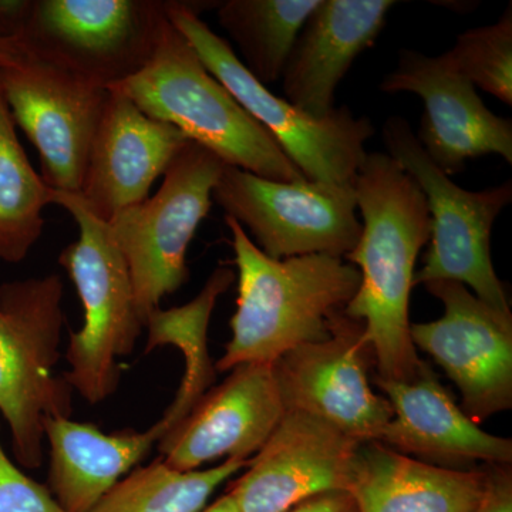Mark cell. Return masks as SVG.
I'll list each match as a JSON object with an SVG mask.
<instances>
[{
	"label": "cell",
	"instance_id": "obj_1",
	"mask_svg": "<svg viewBox=\"0 0 512 512\" xmlns=\"http://www.w3.org/2000/svg\"><path fill=\"white\" fill-rule=\"evenodd\" d=\"M362 235L345 261L360 272L345 315L365 325L379 379L406 382L423 360L410 338L416 261L430 241L429 205L419 185L387 153H367L353 180Z\"/></svg>",
	"mask_w": 512,
	"mask_h": 512
},
{
	"label": "cell",
	"instance_id": "obj_2",
	"mask_svg": "<svg viewBox=\"0 0 512 512\" xmlns=\"http://www.w3.org/2000/svg\"><path fill=\"white\" fill-rule=\"evenodd\" d=\"M224 220L238 268V299L231 340L215 370L275 363L289 350L330 338L359 289V269L329 255L269 258L234 218Z\"/></svg>",
	"mask_w": 512,
	"mask_h": 512
},
{
	"label": "cell",
	"instance_id": "obj_3",
	"mask_svg": "<svg viewBox=\"0 0 512 512\" xmlns=\"http://www.w3.org/2000/svg\"><path fill=\"white\" fill-rule=\"evenodd\" d=\"M111 89L126 94L147 116L178 128L227 165L281 183L306 180L171 22L147 66Z\"/></svg>",
	"mask_w": 512,
	"mask_h": 512
},
{
	"label": "cell",
	"instance_id": "obj_4",
	"mask_svg": "<svg viewBox=\"0 0 512 512\" xmlns=\"http://www.w3.org/2000/svg\"><path fill=\"white\" fill-rule=\"evenodd\" d=\"M63 296L57 274L0 285V414L29 470L42 466L46 420L72 414V387L55 373Z\"/></svg>",
	"mask_w": 512,
	"mask_h": 512
},
{
	"label": "cell",
	"instance_id": "obj_5",
	"mask_svg": "<svg viewBox=\"0 0 512 512\" xmlns=\"http://www.w3.org/2000/svg\"><path fill=\"white\" fill-rule=\"evenodd\" d=\"M211 5L215 2L171 0L168 19L194 47L212 76L274 137L306 180L353 183L367 156L366 141L376 133L372 120L356 117L346 106L316 119L276 96L248 72L227 40L200 18L202 10Z\"/></svg>",
	"mask_w": 512,
	"mask_h": 512
},
{
	"label": "cell",
	"instance_id": "obj_6",
	"mask_svg": "<svg viewBox=\"0 0 512 512\" xmlns=\"http://www.w3.org/2000/svg\"><path fill=\"white\" fill-rule=\"evenodd\" d=\"M52 204L64 208L79 227L59 264L72 279L83 305V325L70 332L64 380L84 400L104 402L120 383L117 359L130 355L144 329L133 279L109 222L99 220L77 194L53 191Z\"/></svg>",
	"mask_w": 512,
	"mask_h": 512
},
{
	"label": "cell",
	"instance_id": "obj_7",
	"mask_svg": "<svg viewBox=\"0 0 512 512\" xmlns=\"http://www.w3.org/2000/svg\"><path fill=\"white\" fill-rule=\"evenodd\" d=\"M382 138L387 154L416 181L429 205L430 249L414 285L457 281L491 308L511 313L490 251L495 220L512 200L511 180L481 191L458 187L430 160L403 117L387 119Z\"/></svg>",
	"mask_w": 512,
	"mask_h": 512
},
{
	"label": "cell",
	"instance_id": "obj_8",
	"mask_svg": "<svg viewBox=\"0 0 512 512\" xmlns=\"http://www.w3.org/2000/svg\"><path fill=\"white\" fill-rule=\"evenodd\" d=\"M171 0H33L19 42L29 56L109 90L147 66Z\"/></svg>",
	"mask_w": 512,
	"mask_h": 512
},
{
	"label": "cell",
	"instance_id": "obj_9",
	"mask_svg": "<svg viewBox=\"0 0 512 512\" xmlns=\"http://www.w3.org/2000/svg\"><path fill=\"white\" fill-rule=\"evenodd\" d=\"M224 167L217 154L188 141L165 171L160 190L109 222L133 279L144 325L165 296L190 279L188 248L210 214L212 192Z\"/></svg>",
	"mask_w": 512,
	"mask_h": 512
},
{
	"label": "cell",
	"instance_id": "obj_10",
	"mask_svg": "<svg viewBox=\"0 0 512 512\" xmlns=\"http://www.w3.org/2000/svg\"><path fill=\"white\" fill-rule=\"evenodd\" d=\"M212 201L248 229L256 247L272 259H345L362 235L353 183H281L225 164Z\"/></svg>",
	"mask_w": 512,
	"mask_h": 512
},
{
	"label": "cell",
	"instance_id": "obj_11",
	"mask_svg": "<svg viewBox=\"0 0 512 512\" xmlns=\"http://www.w3.org/2000/svg\"><path fill=\"white\" fill-rule=\"evenodd\" d=\"M0 90L39 153L47 187L79 194L109 90L29 55L0 69Z\"/></svg>",
	"mask_w": 512,
	"mask_h": 512
},
{
	"label": "cell",
	"instance_id": "obj_12",
	"mask_svg": "<svg viewBox=\"0 0 512 512\" xmlns=\"http://www.w3.org/2000/svg\"><path fill=\"white\" fill-rule=\"evenodd\" d=\"M443 318L410 325L414 348L429 353L456 384L461 410L476 423L512 407V315L457 281L427 282Z\"/></svg>",
	"mask_w": 512,
	"mask_h": 512
},
{
	"label": "cell",
	"instance_id": "obj_13",
	"mask_svg": "<svg viewBox=\"0 0 512 512\" xmlns=\"http://www.w3.org/2000/svg\"><path fill=\"white\" fill-rule=\"evenodd\" d=\"M370 356L365 325L342 313L330 338L289 350L274 363L286 412L311 414L359 443L380 441L393 409L370 389Z\"/></svg>",
	"mask_w": 512,
	"mask_h": 512
},
{
	"label": "cell",
	"instance_id": "obj_14",
	"mask_svg": "<svg viewBox=\"0 0 512 512\" xmlns=\"http://www.w3.org/2000/svg\"><path fill=\"white\" fill-rule=\"evenodd\" d=\"M360 444L318 417L286 412L225 494L241 512H285L318 494L350 493Z\"/></svg>",
	"mask_w": 512,
	"mask_h": 512
},
{
	"label": "cell",
	"instance_id": "obj_15",
	"mask_svg": "<svg viewBox=\"0 0 512 512\" xmlns=\"http://www.w3.org/2000/svg\"><path fill=\"white\" fill-rule=\"evenodd\" d=\"M383 93H414L424 103L421 147L444 174L460 173L468 160L503 157L512 164V121L485 106L473 86L447 59L403 49L392 73L380 83Z\"/></svg>",
	"mask_w": 512,
	"mask_h": 512
},
{
	"label": "cell",
	"instance_id": "obj_16",
	"mask_svg": "<svg viewBox=\"0 0 512 512\" xmlns=\"http://www.w3.org/2000/svg\"><path fill=\"white\" fill-rule=\"evenodd\" d=\"M285 413L274 363H245L208 390L158 450L178 471L198 470L221 458L251 460Z\"/></svg>",
	"mask_w": 512,
	"mask_h": 512
},
{
	"label": "cell",
	"instance_id": "obj_17",
	"mask_svg": "<svg viewBox=\"0 0 512 512\" xmlns=\"http://www.w3.org/2000/svg\"><path fill=\"white\" fill-rule=\"evenodd\" d=\"M188 141L178 128L147 116L126 94L109 89L77 194L80 201L94 217L110 222L147 200Z\"/></svg>",
	"mask_w": 512,
	"mask_h": 512
},
{
	"label": "cell",
	"instance_id": "obj_18",
	"mask_svg": "<svg viewBox=\"0 0 512 512\" xmlns=\"http://www.w3.org/2000/svg\"><path fill=\"white\" fill-rule=\"evenodd\" d=\"M376 384L392 404L393 419L379 443L421 463L473 470L477 463L511 464L512 441L481 429L454 402L429 363L406 382Z\"/></svg>",
	"mask_w": 512,
	"mask_h": 512
},
{
	"label": "cell",
	"instance_id": "obj_19",
	"mask_svg": "<svg viewBox=\"0 0 512 512\" xmlns=\"http://www.w3.org/2000/svg\"><path fill=\"white\" fill-rule=\"evenodd\" d=\"M394 5L393 0H319L286 62L284 99L316 119L329 116L339 83L376 42Z\"/></svg>",
	"mask_w": 512,
	"mask_h": 512
},
{
	"label": "cell",
	"instance_id": "obj_20",
	"mask_svg": "<svg viewBox=\"0 0 512 512\" xmlns=\"http://www.w3.org/2000/svg\"><path fill=\"white\" fill-rule=\"evenodd\" d=\"M168 433L163 420L146 431L106 434L69 417L46 420L49 490L66 512H89Z\"/></svg>",
	"mask_w": 512,
	"mask_h": 512
},
{
	"label": "cell",
	"instance_id": "obj_21",
	"mask_svg": "<svg viewBox=\"0 0 512 512\" xmlns=\"http://www.w3.org/2000/svg\"><path fill=\"white\" fill-rule=\"evenodd\" d=\"M485 485L484 466H430L379 441H367L360 444L350 493L360 512H473Z\"/></svg>",
	"mask_w": 512,
	"mask_h": 512
},
{
	"label": "cell",
	"instance_id": "obj_22",
	"mask_svg": "<svg viewBox=\"0 0 512 512\" xmlns=\"http://www.w3.org/2000/svg\"><path fill=\"white\" fill-rule=\"evenodd\" d=\"M319 0H225L218 22L241 53L242 64L268 87L282 79L296 37Z\"/></svg>",
	"mask_w": 512,
	"mask_h": 512
},
{
	"label": "cell",
	"instance_id": "obj_23",
	"mask_svg": "<svg viewBox=\"0 0 512 512\" xmlns=\"http://www.w3.org/2000/svg\"><path fill=\"white\" fill-rule=\"evenodd\" d=\"M52 201L53 190L23 150L0 90V261L19 264L28 258L45 228L43 210Z\"/></svg>",
	"mask_w": 512,
	"mask_h": 512
},
{
	"label": "cell",
	"instance_id": "obj_24",
	"mask_svg": "<svg viewBox=\"0 0 512 512\" xmlns=\"http://www.w3.org/2000/svg\"><path fill=\"white\" fill-rule=\"evenodd\" d=\"M251 460H225L208 470L178 471L157 458L121 478L89 512H201L214 491L245 470Z\"/></svg>",
	"mask_w": 512,
	"mask_h": 512
},
{
	"label": "cell",
	"instance_id": "obj_25",
	"mask_svg": "<svg viewBox=\"0 0 512 512\" xmlns=\"http://www.w3.org/2000/svg\"><path fill=\"white\" fill-rule=\"evenodd\" d=\"M446 56L474 87L512 106L511 3L494 25L461 33Z\"/></svg>",
	"mask_w": 512,
	"mask_h": 512
},
{
	"label": "cell",
	"instance_id": "obj_26",
	"mask_svg": "<svg viewBox=\"0 0 512 512\" xmlns=\"http://www.w3.org/2000/svg\"><path fill=\"white\" fill-rule=\"evenodd\" d=\"M0 512H66L49 488L26 476L0 441Z\"/></svg>",
	"mask_w": 512,
	"mask_h": 512
},
{
	"label": "cell",
	"instance_id": "obj_27",
	"mask_svg": "<svg viewBox=\"0 0 512 512\" xmlns=\"http://www.w3.org/2000/svg\"><path fill=\"white\" fill-rule=\"evenodd\" d=\"M487 485L480 504L473 512H512L511 464H488Z\"/></svg>",
	"mask_w": 512,
	"mask_h": 512
},
{
	"label": "cell",
	"instance_id": "obj_28",
	"mask_svg": "<svg viewBox=\"0 0 512 512\" xmlns=\"http://www.w3.org/2000/svg\"><path fill=\"white\" fill-rule=\"evenodd\" d=\"M285 512H360L349 491H332L308 498Z\"/></svg>",
	"mask_w": 512,
	"mask_h": 512
},
{
	"label": "cell",
	"instance_id": "obj_29",
	"mask_svg": "<svg viewBox=\"0 0 512 512\" xmlns=\"http://www.w3.org/2000/svg\"><path fill=\"white\" fill-rule=\"evenodd\" d=\"M32 5L33 0H0V37L19 39Z\"/></svg>",
	"mask_w": 512,
	"mask_h": 512
},
{
	"label": "cell",
	"instance_id": "obj_30",
	"mask_svg": "<svg viewBox=\"0 0 512 512\" xmlns=\"http://www.w3.org/2000/svg\"><path fill=\"white\" fill-rule=\"evenodd\" d=\"M28 57L25 47L18 39L0 37V69L16 66Z\"/></svg>",
	"mask_w": 512,
	"mask_h": 512
},
{
	"label": "cell",
	"instance_id": "obj_31",
	"mask_svg": "<svg viewBox=\"0 0 512 512\" xmlns=\"http://www.w3.org/2000/svg\"><path fill=\"white\" fill-rule=\"evenodd\" d=\"M201 512H241L235 504V501L232 500L231 495L224 494L221 498H218L214 504H211L210 507L204 508Z\"/></svg>",
	"mask_w": 512,
	"mask_h": 512
}]
</instances>
